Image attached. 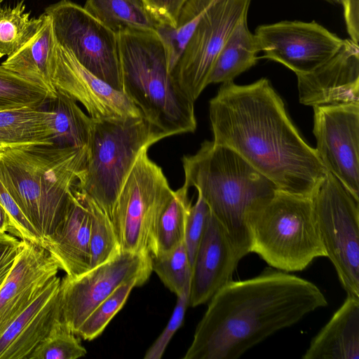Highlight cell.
Wrapping results in <instances>:
<instances>
[{
    "mask_svg": "<svg viewBox=\"0 0 359 359\" xmlns=\"http://www.w3.org/2000/svg\"><path fill=\"white\" fill-rule=\"evenodd\" d=\"M52 117L53 143L62 147H87L93 118L77 102L57 91L44 107Z\"/></svg>",
    "mask_w": 359,
    "mask_h": 359,
    "instance_id": "obj_27",
    "label": "cell"
},
{
    "mask_svg": "<svg viewBox=\"0 0 359 359\" xmlns=\"http://www.w3.org/2000/svg\"><path fill=\"white\" fill-rule=\"evenodd\" d=\"M348 34L353 42L359 39V0H340Z\"/></svg>",
    "mask_w": 359,
    "mask_h": 359,
    "instance_id": "obj_40",
    "label": "cell"
},
{
    "mask_svg": "<svg viewBox=\"0 0 359 359\" xmlns=\"http://www.w3.org/2000/svg\"><path fill=\"white\" fill-rule=\"evenodd\" d=\"M90 230L88 196L75 185L62 221L42 244L69 278L90 269Z\"/></svg>",
    "mask_w": 359,
    "mask_h": 359,
    "instance_id": "obj_20",
    "label": "cell"
},
{
    "mask_svg": "<svg viewBox=\"0 0 359 359\" xmlns=\"http://www.w3.org/2000/svg\"><path fill=\"white\" fill-rule=\"evenodd\" d=\"M151 268L177 297L189 294L192 268L184 243L168 253L151 257Z\"/></svg>",
    "mask_w": 359,
    "mask_h": 359,
    "instance_id": "obj_31",
    "label": "cell"
},
{
    "mask_svg": "<svg viewBox=\"0 0 359 359\" xmlns=\"http://www.w3.org/2000/svg\"><path fill=\"white\" fill-rule=\"evenodd\" d=\"M189 189L183 184L173 191L154 217L147 243L151 257L168 253L184 243L187 216L191 205Z\"/></svg>",
    "mask_w": 359,
    "mask_h": 359,
    "instance_id": "obj_24",
    "label": "cell"
},
{
    "mask_svg": "<svg viewBox=\"0 0 359 359\" xmlns=\"http://www.w3.org/2000/svg\"><path fill=\"white\" fill-rule=\"evenodd\" d=\"M209 117L212 141L236 151L280 190L311 198L327 172L266 78L222 83L210 101Z\"/></svg>",
    "mask_w": 359,
    "mask_h": 359,
    "instance_id": "obj_1",
    "label": "cell"
},
{
    "mask_svg": "<svg viewBox=\"0 0 359 359\" xmlns=\"http://www.w3.org/2000/svg\"><path fill=\"white\" fill-rule=\"evenodd\" d=\"M255 36L262 57L279 62L296 75L311 72L331 58L344 39L321 25L299 20L259 26Z\"/></svg>",
    "mask_w": 359,
    "mask_h": 359,
    "instance_id": "obj_13",
    "label": "cell"
},
{
    "mask_svg": "<svg viewBox=\"0 0 359 359\" xmlns=\"http://www.w3.org/2000/svg\"><path fill=\"white\" fill-rule=\"evenodd\" d=\"M247 226L250 252L273 269L301 271L325 257L311 197L278 189L249 212Z\"/></svg>",
    "mask_w": 359,
    "mask_h": 359,
    "instance_id": "obj_6",
    "label": "cell"
},
{
    "mask_svg": "<svg viewBox=\"0 0 359 359\" xmlns=\"http://www.w3.org/2000/svg\"><path fill=\"white\" fill-rule=\"evenodd\" d=\"M21 1L14 7L0 8V58L10 55L27 43L39 31L43 14L29 18Z\"/></svg>",
    "mask_w": 359,
    "mask_h": 359,
    "instance_id": "obj_29",
    "label": "cell"
},
{
    "mask_svg": "<svg viewBox=\"0 0 359 359\" xmlns=\"http://www.w3.org/2000/svg\"><path fill=\"white\" fill-rule=\"evenodd\" d=\"M205 12L175 27L160 25L156 33L163 45L170 73L172 74L177 66Z\"/></svg>",
    "mask_w": 359,
    "mask_h": 359,
    "instance_id": "obj_34",
    "label": "cell"
},
{
    "mask_svg": "<svg viewBox=\"0 0 359 359\" xmlns=\"http://www.w3.org/2000/svg\"><path fill=\"white\" fill-rule=\"evenodd\" d=\"M59 266L42 246L25 241L24 247L0 288V334L57 276Z\"/></svg>",
    "mask_w": 359,
    "mask_h": 359,
    "instance_id": "obj_19",
    "label": "cell"
},
{
    "mask_svg": "<svg viewBox=\"0 0 359 359\" xmlns=\"http://www.w3.org/2000/svg\"><path fill=\"white\" fill-rule=\"evenodd\" d=\"M55 42L93 74L121 90L118 36L81 6L61 0L46 8Z\"/></svg>",
    "mask_w": 359,
    "mask_h": 359,
    "instance_id": "obj_10",
    "label": "cell"
},
{
    "mask_svg": "<svg viewBox=\"0 0 359 359\" xmlns=\"http://www.w3.org/2000/svg\"><path fill=\"white\" fill-rule=\"evenodd\" d=\"M251 0H221L203 15L172 74L194 102L208 86L215 61Z\"/></svg>",
    "mask_w": 359,
    "mask_h": 359,
    "instance_id": "obj_12",
    "label": "cell"
},
{
    "mask_svg": "<svg viewBox=\"0 0 359 359\" xmlns=\"http://www.w3.org/2000/svg\"><path fill=\"white\" fill-rule=\"evenodd\" d=\"M83 8L116 34L156 32L161 25L143 0H86Z\"/></svg>",
    "mask_w": 359,
    "mask_h": 359,
    "instance_id": "obj_25",
    "label": "cell"
},
{
    "mask_svg": "<svg viewBox=\"0 0 359 359\" xmlns=\"http://www.w3.org/2000/svg\"><path fill=\"white\" fill-rule=\"evenodd\" d=\"M148 150L144 149L139 154L111 217L123 252H149L148 238L154 218L173 193L162 168L148 156Z\"/></svg>",
    "mask_w": 359,
    "mask_h": 359,
    "instance_id": "obj_9",
    "label": "cell"
},
{
    "mask_svg": "<svg viewBox=\"0 0 359 359\" xmlns=\"http://www.w3.org/2000/svg\"><path fill=\"white\" fill-rule=\"evenodd\" d=\"M219 1H221V0H215L214 4H215V3H217V2Z\"/></svg>",
    "mask_w": 359,
    "mask_h": 359,
    "instance_id": "obj_43",
    "label": "cell"
},
{
    "mask_svg": "<svg viewBox=\"0 0 359 359\" xmlns=\"http://www.w3.org/2000/svg\"><path fill=\"white\" fill-rule=\"evenodd\" d=\"M184 359H235L276 332L327 305L312 282L266 268L231 280L208 302Z\"/></svg>",
    "mask_w": 359,
    "mask_h": 359,
    "instance_id": "obj_2",
    "label": "cell"
},
{
    "mask_svg": "<svg viewBox=\"0 0 359 359\" xmlns=\"http://www.w3.org/2000/svg\"><path fill=\"white\" fill-rule=\"evenodd\" d=\"M311 198L325 257L347 295L359 298V199L329 172Z\"/></svg>",
    "mask_w": 359,
    "mask_h": 359,
    "instance_id": "obj_8",
    "label": "cell"
},
{
    "mask_svg": "<svg viewBox=\"0 0 359 359\" xmlns=\"http://www.w3.org/2000/svg\"><path fill=\"white\" fill-rule=\"evenodd\" d=\"M88 203L90 215V269H93L117 256L121 251L109 217L88 196Z\"/></svg>",
    "mask_w": 359,
    "mask_h": 359,
    "instance_id": "obj_30",
    "label": "cell"
},
{
    "mask_svg": "<svg viewBox=\"0 0 359 359\" xmlns=\"http://www.w3.org/2000/svg\"><path fill=\"white\" fill-rule=\"evenodd\" d=\"M55 94L0 65V111L20 108H44Z\"/></svg>",
    "mask_w": 359,
    "mask_h": 359,
    "instance_id": "obj_28",
    "label": "cell"
},
{
    "mask_svg": "<svg viewBox=\"0 0 359 359\" xmlns=\"http://www.w3.org/2000/svg\"><path fill=\"white\" fill-rule=\"evenodd\" d=\"M241 259L224 228L211 212L192 265L189 305L208 302L233 280Z\"/></svg>",
    "mask_w": 359,
    "mask_h": 359,
    "instance_id": "obj_18",
    "label": "cell"
},
{
    "mask_svg": "<svg viewBox=\"0 0 359 359\" xmlns=\"http://www.w3.org/2000/svg\"><path fill=\"white\" fill-rule=\"evenodd\" d=\"M303 359L359 358V298L347 295L313 338Z\"/></svg>",
    "mask_w": 359,
    "mask_h": 359,
    "instance_id": "obj_21",
    "label": "cell"
},
{
    "mask_svg": "<svg viewBox=\"0 0 359 359\" xmlns=\"http://www.w3.org/2000/svg\"><path fill=\"white\" fill-rule=\"evenodd\" d=\"M0 203L4 207L11 217L15 236L23 241H27L41 246L39 236L25 218L1 179Z\"/></svg>",
    "mask_w": 359,
    "mask_h": 359,
    "instance_id": "obj_37",
    "label": "cell"
},
{
    "mask_svg": "<svg viewBox=\"0 0 359 359\" xmlns=\"http://www.w3.org/2000/svg\"><path fill=\"white\" fill-rule=\"evenodd\" d=\"M50 74L55 90L80 102L93 118L142 117L139 109L121 90L87 69L69 50L55 41L50 62Z\"/></svg>",
    "mask_w": 359,
    "mask_h": 359,
    "instance_id": "obj_15",
    "label": "cell"
},
{
    "mask_svg": "<svg viewBox=\"0 0 359 359\" xmlns=\"http://www.w3.org/2000/svg\"><path fill=\"white\" fill-rule=\"evenodd\" d=\"M0 232H9L10 233L15 236V231L11 219V217L4 208L0 203Z\"/></svg>",
    "mask_w": 359,
    "mask_h": 359,
    "instance_id": "obj_41",
    "label": "cell"
},
{
    "mask_svg": "<svg viewBox=\"0 0 359 359\" xmlns=\"http://www.w3.org/2000/svg\"><path fill=\"white\" fill-rule=\"evenodd\" d=\"M141 285L139 280L132 279L118 286L84 320L76 335L88 341L100 336L125 304L133 287Z\"/></svg>",
    "mask_w": 359,
    "mask_h": 359,
    "instance_id": "obj_32",
    "label": "cell"
},
{
    "mask_svg": "<svg viewBox=\"0 0 359 359\" xmlns=\"http://www.w3.org/2000/svg\"><path fill=\"white\" fill-rule=\"evenodd\" d=\"M297 77L299 100L304 105L359 103L358 44L344 39L331 58Z\"/></svg>",
    "mask_w": 359,
    "mask_h": 359,
    "instance_id": "obj_16",
    "label": "cell"
},
{
    "mask_svg": "<svg viewBox=\"0 0 359 359\" xmlns=\"http://www.w3.org/2000/svg\"><path fill=\"white\" fill-rule=\"evenodd\" d=\"M25 241L8 233L0 232V288L22 251Z\"/></svg>",
    "mask_w": 359,
    "mask_h": 359,
    "instance_id": "obj_38",
    "label": "cell"
},
{
    "mask_svg": "<svg viewBox=\"0 0 359 359\" xmlns=\"http://www.w3.org/2000/svg\"><path fill=\"white\" fill-rule=\"evenodd\" d=\"M210 215V208L198 194L196 201L191 205L187 216L184 240L191 268Z\"/></svg>",
    "mask_w": 359,
    "mask_h": 359,
    "instance_id": "obj_35",
    "label": "cell"
},
{
    "mask_svg": "<svg viewBox=\"0 0 359 359\" xmlns=\"http://www.w3.org/2000/svg\"><path fill=\"white\" fill-rule=\"evenodd\" d=\"M61 278L53 277L33 302L0 334V359H29L62 322Z\"/></svg>",
    "mask_w": 359,
    "mask_h": 359,
    "instance_id": "obj_17",
    "label": "cell"
},
{
    "mask_svg": "<svg viewBox=\"0 0 359 359\" xmlns=\"http://www.w3.org/2000/svg\"><path fill=\"white\" fill-rule=\"evenodd\" d=\"M118 36L121 91L142 118L167 137L194 133V101L169 72L157 33L123 32Z\"/></svg>",
    "mask_w": 359,
    "mask_h": 359,
    "instance_id": "obj_5",
    "label": "cell"
},
{
    "mask_svg": "<svg viewBox=\"0 0 359 359\" xmlns=\"http://www.w3.org/2000/svg\"><path fill=\"white\" fill-rule=\"evenodd\" d=\"M54 44L50 18L43 13V20L37 33L22 48L8 55L1 65L55 94L50 74Z\"/></svg>",
    "mask_w": 359,
    "mask_h": 359,
    "instance_id": "obj_22",
    "label": "cell"
},
{
    "mask_svg": "<svg viewBox=\"0 0 359 359\" xmlns=\"http://www.w3.org/2000/svg\"><path fill=\"white\" fill-rule=\"evenodd\" d=\"M161 24L177 27L179 15L187 0H143Z\"/></svg>",
    "mask_w": 359,
    "mask_h": 359,
    "instance_id": "obj_39",
    "label": "cell"
},
{
    "mask_svg": "<svg viewBox=\"0 0 359 359\" xmlns=\"http://www.w3.org/2000/svg\"><path fill=\"white\" fill-rule=\"evenodd\" d=\"M248 12L238 20L219 51L208 77V83L233 81L253 67L259 52L255 34L248 26Z\"/></svg>",
    "mask_w": 359,
    "mask_h": 359,
    "instance_id": "obj_23",
    "label": "cell"
},
{
    "mask_svg": "<svg viewBox=\"0 0 359 359\" xmlns=\"http://www.w3.org/2000/svg\"><path fill=\"white\" fill-rule=\"evenodd\" d=\"M3 0H0V4L2 2Z\"/></svg>",
    "mask_w": 359,
    "mask_h": 359,
    "instance_id": "obj_44",
    "label": "cell"
},
{
    "mask_svg": "<svg viewBox=\"0 0 359 359\" xmlns=\"http://www.w3.org/2000/svg\"><path fill=\"white\" fill-rule=\"evenodd\" d=\"M165 137L142 117L93 118L87 161L76 186L111 220L115 203L139 154Z\"/></svg>",
    "mask_w": 359,
    "mask_h": 359,
    "instance_id": "obj_7",
    "label": "cell"
},
{
    "mask_svg": "<svg viewBox=\"0 0 359 359\" xmlns=\"http://www.w3.org/2000/svg\"><path fill=\"white\" fill-rule=\"evenodd\" d=\"M87 161V147L53 142L0 148V179L43 243L62 221Z\"/></svg>",
    "mask_w": 359,
    "mask_h": 359,
    "instance_id": "obj_3",
    "label": "cell"
},
{
    "mask_svg": "<svg viewBox=\"0 0 359 359\" xmlns=\"http://www.w3.org/2000/svg\"><path fill=\"white\" fill-rule=\"evenodd\" d=\"M53 142L50 113L44 108L0 111V148L14 144Z\"/></svg>",
    "mask_w": 359,
    "mask_h": 359,
    "instance_id": "obj_26",
    "label": "cell"
},
{
    "mask_svg": "<svg viewBox=\"0 0 359 359\" xmlns=\"http://www.w3.org/2000/svg\"><path fill=\"white\" fill-rule=\"evenodd\" d=\"M76 335L62 322L39 345L29 359H76L86 355Z\"/></svg>",
    "mask_w": 359,
    "mask_h": 359,
    "instance_id": "obj_33",
    "label": "cell"
},
{
    "mask_svg": "<svg viewBox=\"0 0 359 359\" xmlns=\"http://www.w3.org/2000/svg\"><path fill=\"white\" fill-rule=\"evenodd\" d=\"M177 297L176 305L168 324L146 352L144 359H160L173 335L181 327L189 306V294H184Z\"/></svg>",
    "mask_w": 359,
    "mask_h": 359,
    "instance_id": "obj_36",
    "label": "cell"
},
{
    "mask_svg": "<svg viewBox=\"0 0 359 359\" xmlns=\"http://www.w3.org/2000/svg\"><path fill=\"white\" fill-rule=\"evenodd\" d=\"M184 183L194 187L222 224L241 258L250 252L249 212L278 189L231 149L203 142L193 155L184 156Z\"/></svg>",
    "mask_w": 359,
    "mask_h": 359,
    "instance_id": "obj_4",
    "label": "cell"
},
{
    "mask_svg": "<svg viewBox=\"0 0 359 359\" xmlns=\"http://www.w3.org/2000/svg\"><path fill=\"white\" fill-rule=\"evenodd\" d=\"M151 272L149 252L121 251L77 277L65 276L61 279L60 289L62 322L76 334L84 320L118 286L132 279L142 285Z\"/></svg>",
    "mask_w": 359,
    "mask_h": 359,
    "instance_id": "obj_11",
    "label": "cell"
},
{
    "mask_svg": "<svg viewBox=\"0 0 359 359\" xmlns=\"http://www.w3.org/2000/svg\"><path fill=\"white\" fill-rule=\"evenodd\" d=\"M318 157L359 199V103L313 107Z\"/></svg>",
    "mask_w": 359,
    "mask_h": 359,
    "instance_id": "obj_14",
    "label": "cell"
},
{
    "mask_svg": "<svg viewBox=\"0 0 359 359\" xmlns=\"http://www.w3.org/2000/svg\"><path fill=\"white\" fill-rule=\"evenodd\" d=\"M332 4H340V0H324Z\"/></svg>",
    "mask_w": 359,
    "mask_h": 359,
    "instance_id": "obj_42",
    "label": "cell"
}]
</instances>
